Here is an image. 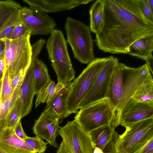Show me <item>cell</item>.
<instances>
[{
    "label": "cell",
    "instance_id": "18",
    "mask_svg": "<svg viewBox=\"0 0 153 153\" xmlns=\"http://www.w3.org/2000/svg\"><path fill=\"white\" fill-rule=\"evenodd\" d=\"M153 35L141 38L131 44L128 54L141 59L146 63L153 60Z\"/></svg>",
    "mask_w": 153,
    "mask_h": 153
},
{
    "label": "cell",
    "instance_id": "7",
    "mask_svg": "<svg viewBox=\"0 0 153 153\" xmlns=\"http://www.w3.org/2000/svg\"><path fill=\"white\" fill-rule=\"evenodd\" d=\"M30 36L10 40L4 39L6 70L12 80L20 72L28 70L31 61Z\"/></svg>",
    "mask_w": 153,
    "mask_h": 153
},
{
    "label": "cell",
    "instance_id": "2",
    "mask_svg": "<svg viewBox=\"0 0 153 153\" xmlns=\"http://www.w3.org/2000/svg\"><path fill=\"white\" fill-rule=\"evenodd\" d=\"M151 75L146 63L137 68L118 63L106 97L111 100L114 107L116 127L120 125V116L123 108L140 85Z\"/></svg>",
    "mask_w": 153,
    "mask_h": 153
},
{
    "label": "cell",
    "instance_id": "10",
    "mask_svg": "<svg viewBox=\"0 0 153 153\" xmlns=\"http://www.w3.org/2000/svg\"><path fill=\"white\" fill-rule=\"evenodd\" d=\"M119 62L116 57L112 56L108 57L103 68L80 102L79 109L106 98L115 69Z\"/></svg>",
    "mask_w": 153,
    "mask_h": 153
},
{
    "label": "cell",
    "instance_id": "11",
    "mask_svg": "<svg viewBox=\"0 0 153 153\" xmlns=\"http://www.w3.org/2000/svg\"><path fill=\"white\" fill-rule=\"evenodd\" d=\"M20 18L30 30V36L51 34L56 27L54 20L47 13L35 8L22 7Z\"/></svg>",
    "mask_w": 153,
    "mask_h": 153
},
{
    "label": "cell",
    "instance_id": "5",
    "mask_svg": "<svg viewBox=\"0 0 153 153\" xmlns=\"http://www.w3.org/2000/svg\"><path fill=\"white\" fill-rule=\"evenodd\" d=\"M74 120L88 133L104 126L116 128L114 107L111 100L108 98L80 109Z\"/></svg>",
    "mask_w": 153,
    "mask_h": 153
},
{
    "label": "cell",
    "instance_id": "36",
    "mask_svg": "<svg viewBox=\"0 0 153 153\" xmlns=\"http://www.w3.org/2000/svg\"><path fill=\"white\" fill-rule=\"evenodd\" d=\"M0 68L4 73L6 70V64L4 58L0 60Z\"/></svg>",
    "mask_w": 153,
    "mask_h": 153
},
{
    "label": "cell",
    "instance_id": "4",
    "mask_svg": "<svg viewBox=\"0 0 153 153\" xmlns=\"http://www.w3.org/2000/svg\"><path fill=\"white\" fill-rule=\"evenodd\" d=\"M65 28L67 42L71 48L74 57L83 64L92 61L95 58L89 27L79 21L68 17Z\"/></svg>",
    "mask_w": 153,
    "mask_h": 153
},
{
    "label": "cell",
    "instance_id": "32",
    "mask_svg": "<svg viewBox=\"0 0 153 153\" xmlns=\"http://www.w3.org/2000/svg\"><path fill=\"white\" fill-rule=\"evenodd\" d=\"M27 70L23 71L20 72L12 80L11 85L13 92L19 85L22 83L26 75Z\"/></svg>",
    "mask_w": 153,
    "mask_h": 153
},
{
    "label": "cell",
    "instance_id": "23",
    "mask_svg": "<svg viewBox=\"0 0 153 153\" xmlns=\"http://www.w3.org/2000/svg\"><path fill=\"white\" fill-rule=\"evenodd\" d=\"M63 86L56 84L54 81L51 80L39 92L36 94L35 108H36L41 103H48L58 91Z\"/></svg>",
    "mask_w": 153,
    "mask_h": 153
},
{
    "label": "cell",
    "instance_id": "13",
    "mask_svg": "<svg viewBox=\"0 0 153 153\" xmlns=\"http://www.w3.org/2000/svg\"><path fill=\"white\" fill-rule=\"evenodd\" d=\"M59 120L43 112L35 121L33 132L36 136L45 140L51 146L58 148L56 138L59 135Z\"/></svg>",
    "mask_w": 153,
    "mask_h": 153
},
{
    "label": "cell",
    "instance_id": "41",
    "mask_svg": "<svg viewBox=\"0 0 153 153\" xmlns=\"http://www.w3.org/2000/svg\"><path fill=\"white\" fill-rule=\"evenodd\" d=\"M0 153H6L4 151L0 150Z\"/></svg>",
    "mask_w": 153,
    "mask_h": 153
},
{
    "label": "cell",
    "instance_id": "9",
    "mask_svg": "<svg viewBox=\"0 0 153 153\" xmlns=\"http://www.w3.org/2000/svg\"><path fill=\"white\" fill-rule=\"evenodd\" d=\"M119 135L120 145L126 153H137L153 139V117L143 120L126 127Z\"/></svg>",
    "mask_w": 153,
    "mask_h": 153
},
{
    "label": "cell",
    "instance_id": "34",
    "mask_svg": "<svg viewBox=\"0 0 153 153\" xmlns=\"http://www.w3.org/2000/svg\"><path fill=\"white\" fill-rule=\"evenodd\" d=\"M137 153H153V139L150 140Z\"/></svg>",
    "mask_w": 153,
    "mask_h": 153
},
{
    "label": "cell",
    "instance_id": "27",
    "mask_svg": "<svg viewBox=\"0 0 153 153\" xmlns=\"http://www.w3.org/2000/svg\"><path fill=\"white\" fill-rule=\"evenodd\" d=\"M11 80L7 71L5 70L2 81L1 100L4 101L11 95L13 91Z\"/></svg>",
    "mask_w": 153,
    "mask_h": 153
},
{
    "label": "cell",
    "instance_id": "24",
    "mask_svg": "<svg viewBox=\"0 0 153 153\" xmlns=\"http://www.w3.org/2000/svg\"><path fill=\"white\" fill-rule=\"evenodd\" d=\"M21 118L20 104L16 99L7 115L3 128L5 127L14 129Z\"/></svg>",
    "mask_w": 153,
    "mask_h": 153
},
{
    "label": "cell",
    "instance_id": "6",
    "mask_svg": "<svg viewBox=\"0 0 153 153\" xmlns=\"http://www.w3.org/2000/svg\"><path fill=\"white\" fill-rule=\"evenodd\" d=\"M107 59L108 57L95 58L71 83L67 102L69 115L77 112L80 102L91 89Z\"/></svg>",
    "mask_w": 153,
    "mask_h": 153
},
{
    "label": "cell",
    "instance_id": "8",
    "mask_svg": "<svg viewBox=\"0 0 153 153\" xmlns=\"http://www.w3.org/2000/svg\"><path fill=\"white\" fill-rule=\"evenodd\" d=\"M62 140L56 153H93L94 148L88 133L74 120L60 127Z\"/></svg>",
    "mask_w": 153,
    "mask_h": 153
},
{
    "label": "cell",
    "instance_id": "17",
    "mask_svg": "<svg viewBox=\"0 0 153 153\" xmlns=\"http://www.w3.org/2000/svg\"><path fill=\"white\" fill-rule=\"evenodd\" d=\"M70 82L60 88L51 100L47 103L43 112L59 120L69 115L67 108V102L70 93Z\"/></svg>",
    "mask_w": 153,
    "mask_h": 153
},
{
    "label": "cell",
    "instance_id": "31",
    "mask_svg": "<svg viewBox=\"0 0 153 153\" xmlns=\"http://www.w3.org/2000/svg\"><path fill=\"white\" fill-rule=\"evenodd\" d=\"M141 10L145 18L151 23L153 24V14L149 7L147 0H137Z\"/></svg>",
    "mask_w": 153,
    "mask_h": 153
},
{
    "label": "cell",
    "instance_id": "37",
    "mask_svg": "<svg viewBox=\"0 0 153 153\" xmlns=\"http://www.w3.org/2000/svg\"><path fill=\"white\" fill-rule=\"evenodd\" d=\"M93 153H104L103 150L98 147H95L94 149Z\"/></svg>",
    "mask_w": 153,
    "mask_h": 153
},
{
    "label": "cell",
    "instance_id": "22",
    "mask_svg": "<svg viewBox=\"0 0 153 153\" xmlns=\"http://www.w3.org/2000/svg\"><path fill=\"white\" fill-rule=\"evenodd\" d=\"M20 4L13 1H0V31L12 16L20 10Z\"/></svg>",
    "mask_w": 153,
    "mask_h": 153
},
{
    "label": "cell",
    "instance_id": "12",
    "mask_svg": "<svg viewBox=\"0 0 153 153\" xmlns=\"http://www.w3.org/2000/svg\"><path fill=\"white\" fill-rule=\"evenodd\" d=\"M153 117V106L131 98L121 111L119 125L125 127L135 122Z\"/></svg>",
    "mask_w": 153,
    "mask_h": 153
},
{
    "label": "cell",
    "instance_id": "20",
    "mask_svg": "<svg viewBox=\"0 0 153 153\" xmlns=\"http://www.w3.org/2000/svg\"><path fill=\"white\" fill-rule=\"evenodd\" d=\"M115 130V128L113 126L106 125L88 133L94 148L97 147L103 150L111 140Z\"/></svg>",
    "mask_w": 153,
    "mask_h": 153
},
{
    "label": "cell",
    "instance_id": "39",
    "mask_svg": "<svg viewBox=\"0 0 153 153\" xmlns=\"http://www.w3.org/2000/svg\"><path fill=\"white\" fill-rule=\"evenodd\" d=\"M4 75V72L0 68V81L2 80Z\"/></svg>",
    "mask_w": 153,
    "mask_h": 153
},
{
    "label": "cell",
    "instance_id": "28",
    "mask_svg": "<svg viewBox=\"0 0 153 153\" xmlns=\"http://www.w3.org/2000/svg\"><path fill=\"white\" fill-rule=\"evenodd\" d=\"M30 34L29 30L21 21L15 25L12 32L5 39L13 40L24 36H30Z\"/></svg>",
    "mask_w": 153,
    "mask_h": 153
},
{
    "label": "cell",
    "instance_id": "14",
    "mask_svg": "<svg viewBox=\"0 0 153 153\" xmlns=\"http://www.w3.org/2000/svg\"><path fill=\"white\" fill-rule=\"evenodd\" d=\"M33 62L31 60L26 75L20 86L16 99L20 105L22 118L30 112L35 94L33 76Z\"/></svg>",
    "mask_w": 153,
    "mask_h": 153
},
{
    "label": "cell",
    "instance_id": "38",
    "mask_svg": "<svg viewBox=\"0 0 153 153\" xmlns=\"http://www.w3.org/2000/svg\"><path fill=\"white\" fill-rule=\"evenodd\" d=\"M147 1L149 7L153 12V0H147Z\"/></svg>",
    "mask_w": 153,
    "mask_h": 153
},
{
    "label": "cell",
    "instance_id": "3",
    "mask_svg": "<svg viewBox=\"0 0 153 153\" xmlns=\"http://www.w3.org/2000/svg\"><path fill=\"white\" fill-rule=\"evenodd\" d=\"M49 59L56 74L59 85H64L71 82L75 72L68 54L66 41L62 32L54 29L46 44Z\"/></svg>",
    "mask_w": 153,
    "mask_h": 153
},
{
    "label": "cell",
    "instance_id": "30",
    "mask_svg": "<svg viewBox=\"0 0 153 153\" xmlns=\"http://www.w3.org/2000/svg\"><path fill=\"white\" fill-rule=\"evenodd\" d=\"M24 140L37 153H44L46 149L47 143L38 136L34 137L27 136Z\"/></svg>",
    "mask_w": 153,
    "mask_h": 153
},
{
    "label": "cell",
    "instance_id": "29",
    "mask_svg": "<svg viewBox=\"0 0 153 153\" xmlns=\"http://www.w3.org/2000/svg\"><path fill=\"white\" fill-rule=\"evenodd\" d=\"M119 134L115 130L111 140L103 150L104 153H126L119 143Z\"/></svg>",
    "mask_w": 153,
    "mask_h": 153
},
{
    "label": "cell",
    "instance_id": "1",
    "mask_svg": "<svg viewBox=\"0 0 153 153\" xmlns=\"http://www.w3.org/2000/svg\"><path fill=\"white\" fill-rule=\"evenodd\" d=\"M153 35V24L142 13L137 0H105L104 21L94 40L105 53L128 54L137 40Z\"/></svg>",
    "mask_w": 153,
    "mask_h": 153
},
{
    "label": "cell",
    "instance_id": "21",
    "mask_svg": "<svg viewBox=\"0 0 153 153\" xmlns=\"http://www.w3.org/2000/svg\"><path fill=\"white\" fill-rule=\"evenodd\" d=\"M132 98L135 100L153 106V79H147L136 90Z\"/></svg>",
    "mask_w": 153,
    "mask_h": 153
},
{
    "label": "cell",
    "instance_id": "25",
    "mask_svg": "<svg viewBox=\"0 0 153 153\" xmlns=\"http://www.w3.org/2000/svg\"><path fill=\"white\" fill-rule=\"evenodd\" d=\"M16 98L11 94L10 96L4 101L0 100V132L7 115L14 103Z\"/></svg>",
    "mask_w": 153,
    "mask_h": 153
},
{
    "label": "cell",
    "instance_id": "19",
    "mask_svg": "<svg viewBox=\"0 0 153 153\" xmlns=\"http://www.w3.org/2000/svg\"><path fill=\"white\" fill-rule=\"evenodd\" d=\"M105 0H97L91 5L89 10V28L96 34L99 33L103 27L104 21Z\"/></svg>",
    "mask_w": 153,
    "mask_h": 153
},
{
    "label": "cell",
    "instance_id": "33",
    "mask_svg": "<svg viewBox=\"0 0 153 153\" xmlns=\"http://www.w3.org/2000/svg\"><path fill=\"white\" fill-rule=\"evenodd\" d=\"M14 130L17 136L23 140H24L27 137L23 128L21 121L16 124Z\"/></svg>",
    "mask_w": 153,
    "mask_h": 153
},
{
    "label": "cell",
    "instance_id": "16",
    "mask_svg": "<svg viewBox=\"0 0 153 153\" xmlns=\"http://www.w3.org/2000/svg\"><path fill=\"white\" fill-rule=\"evenodd\" d=\"M93 0H23L30 7L46 13H55L69 10L86 4Z\"/></svg>",
    "mask_w": 153,
    "mask_h": 153
},
{
    "label": "cell",
    "instance_id": "26",
    "mask_svg": "<svg viewBox=\"0 0 153 153\" xmlns=\"http://www.w3.org/2000/svg\"><path fill=\"white\" fill-rule=\"evenodd\" d=\"M21 9L15 13L1 29L0 31V40L5 39L12 32L15 25L21 21Z\"/></svg>",
    "mask_w": 153,
    "mask_h": 153
},
{
    "label": "cell",
    "instance_id": "15",
    "mask_svg": "<svg viewBox=\"0 0 153 153\" xmlns=\"http://www.w3.org/2000/svg\"><path fill=\"white\" fill-rule=\"evenodd\" d=\"M0 150L6 153H37L17 136L14 129L5 127L0 132Z\"/></svg>",
    "mask_w": 153,
    "mask_h": 153
},
{
    "label": "cell",
    "instance_id": "35",
    "mask_svg": "<svg viewBox=\"0 0 153 153\" xmlns=\"http://www.w3.org/2000/svg\"><path fill=\"white\" fill-rule=\"evenodd\" d=\"M5 42L4 39L0 40V60L4 58Z\"/></svg>",
    "mask_w": 153,
    "mask_h": 153
},
{
    "label": "cell",
    "instance_id": "40",
    "mask_svg": "<svg viewBox=\"0 0 153 153\" xmlns=\"http://www.w3.org/2000/svg\"><path fill=\"white\" fill-rule=\"evenodd\" d=\"M2 81V80H1V81H0V100H1Z\"/></svg>",
    "mask_w": 153,
    "mask_h": 153
}]
</instances>
